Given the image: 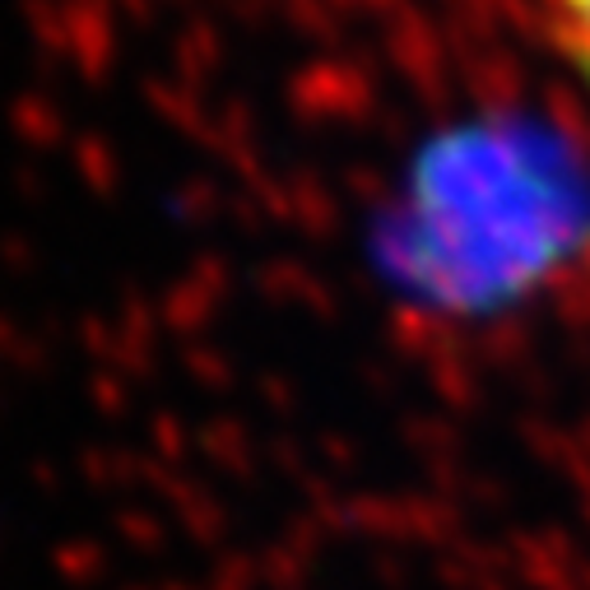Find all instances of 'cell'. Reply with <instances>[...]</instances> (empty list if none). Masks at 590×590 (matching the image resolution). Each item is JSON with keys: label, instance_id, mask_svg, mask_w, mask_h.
<instances>
[{"label": "cell", "instance_id": "obj_1", "mask_svg": "<svg viewBox=\"0 0 590 590\" xmlns=\"http://www.w3.org/2000/svg\"><path fill=\"white\" fill-rule=\"evenodd\" d=\"M521 135H451L415 172L400 265L432 298L488 303L554 265L572 205Z\"/></svg>", "mask_w": 590, "mask_h": 590}, {"label": "cell", "instance_id": "obj_3", "mask_svg": "<svg viewBox=\"0 0 590 590\" xmlns=\"http://www.w3.org/2000/svg\"><path fill=\"white\" fill-rule=\"evenodd\" d=\"M586 80H590V75H586Z\"/></svg>", "mask_w": 590, "mask_h": 590}, {"label": "cell", "instance_id": "obj_2", "mask_svg": "<svg viewBox=\"0 0 590 590\" xmlns=\"http://www.w3.org/2000/svg\"><path fill=\"white\" fill-rule=\"evenodd\" d=\"M558 14L563 43L572 47V56L581 61V70L590 75V0H548Z\"/></svg>", "mask_w": 590, "mask_h": 590}]
</instances>
